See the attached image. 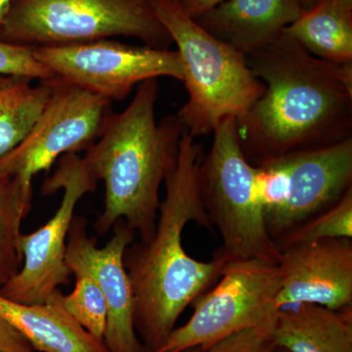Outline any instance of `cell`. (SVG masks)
<instances>
[{
    "mask_svg": "<svg viewBox=\"0 0 352 352\" xmlns=\"http://www.w3.org/2000/svg\"><path fill=\"white\" fill-rule=\"evenodd\" d=\"M245 60L265 85L236 119L241 148L252 166L352 138V63L318 59L285 30Z\"/></svg>",
    "mask_w": 352,
    "mask_h": 352,
    "instance_id": "cell-1",
    "label": "cell"
},
{
    "mask_svg": "<svg viewBox=\"0 0 352 352\" xmlns=\"http://www.w3.org/2000/svg\"><path fill=\"white\" fill-rule=\"evenodd\" d=\"M203 146L185 131L175 164L164 179L156 228L148 242L131 243L124 256L134 296V326L148 352L163 346L192 302L219 279L226 263L196 261L185 251L189 222L214 230L199 189Z\"/></svg>",
    "mask_w": 352,
    "mask_h": 352,
    "instance_id": "cell-2",
    "label": "cell"
},
{
    "mask_svg": "<svg viewBox=\"0 0 352 352\" xmlns=\"http://www.w3.org/2000/svg\"><path fill=\"white\" fill-rule=\"evenodd\" d=\"M157 78L139 85L122 112L110 115L85 164L105 185L104 210L95 230L105 235L119 220L148 242L156 228L160 190L175 164L184 127L176 116L156 120Z\"/></svg>",
    "mask_w": 352,
    "mask_h": 352,
    "instance_id": "cell-3",
    "label": "cell"
},
{
    "mask_svg": "<svg viewBox=\"0 0 352 352\" xmlns=\"http://www.w3.org/2000/svg\"><path fill=\"white\" fill-rule=\"evenodd\" d=\"M157 12L182 60L188 99L176 117L185 131L196 138L228 118L242 117L265 90L244 53L208 34L177 6L157 2Z\"/></svg>",
    "mask_w": 352,
    "mask_h": 352,
    "instance_id": "cell-4",
    "label": "cell"
},
{
    "mask_svg": "<svg viewBox=\"0 0 352 352\" xmlns=\"http://www.w3.org/2000/svg\"><path fill=\"white\" fill-rule=\"evenodd\" d=\"M113 36L170 50L157 0H13L0 25L6 43L36 48Z\"/></svg>",
    "mask_w": 352,
    "mask_h": 352,
    "instance_id": "cell-5",
    "label": "cell"
},
{
    "mask_svg": "<svg viewBox=\"0 0 352 352\" xmlns=\"http://www.w3.org/2000/svg\"><path fill=\"white\" fill-rule=\"evenodd\" d=\"M212 134L210 151L199 166L198 183L208 219L221 237L214 256L226 263L251 258L277 263L280 251L266 229L256 166L241 148L236 119L224 120Z\"/></svg>",
    "mask_w": 352,
    "mask_h": 352,
    "instance_id": "cell-6",
    "label": "cell"
},
{
    "mask_svg": "<svg viewBox=\"0 0 352 352\" xmlns=\"http://www.w3.org/2000/svg\"><path fill=\"white\" fill-rule=\"evenodd\" d=\"M281 277L277 263L240 259L226 263L219 281L192 302L194 314L175 328L156 352L206 351L219 340L245 329L273 330L278 311Z\"/></svg>",
    "mask_w": 352,
    "mask_h": 352,
    "instance_id": "cell-7",
    "label": "cell"
},
{
    "mask_svg": "<svg viewBox=\"0 0 352 352\" xmlns=\"http://www.w3.org/2000/svg\"><path fill=\"white\" fill-rule=\"evenodd\" d=\"M53 76L112 103L122 101L136 85L162 76L182 82L177 50L129 45L112 39L32 48Z\"/></svg>",
    "mask_w": 352,
    "mask_h": 352,
    "instance_id": "cell-8",
    "label": "cell"
},
{
    "mask_svg": "<svg viewBox=\"0 0 352 352\" xmlns=\"http://www.w3.org/2000/svg\"><path fill=\"white\" fill-rule=\"evenodd\" d=\"M98 180L78 154L60 157L56 170L44 180L43 194L63 190L60 207L38 230L21 236L23 265L0 288V296L24 305H41L60 286L68 285L72 272L66 263L67 239L78 201L95 191Z\"/></svg>",
    "mask_w": 352,
    "mask_h": 352,
    "instance_id": "cell-9",
    "label": "cell"
},
{
    "mask_svg": "<svg viewBox=\"0 0 352 352\" xmlns=\"http://www.w3.org/2000/svg\"><path fill=\"white\" fill-rule=\"evenodd\" d=\"M50 82L47 103L25 138L0 159V173L32 183L58 157L87 150L100 136L111 102L57 76Z\"/></svg>",
    "mask_w": 352,
    "mask_h": 352,
    "instance_id": "cell-10",
    "label": "cell"
},
{
    "mask_svg": "<svg viewBox=\"0 0 352 352\" xmlns=\"http://www.w3.org/2000/svg\"><path fill=\"white\" fill-rule=\"evenodd\" d=\"M87 222L74 217L67 239L66 263L72 274L88 275L96 282L107 303L108 317L103 342L109 352H148L134 326V296L124 267L126 250L135 233L124 220L113 226V235L98 248L88 236Z\"/></svg>",
    "mask_w": 352,
    "mask_h": 352,
    "instance_id": "cell-11",
    "label": "cell"
},
{
    "mask_svg": "<svg viewBox=\"0 0 352 352\" xmlns=\"http://www.w3.org/2000/svg\"><path fill=\"white\" fill-rule=\"evenodd\" d=\"M283 156L288 164V197L279 214L266 226L275 244L332 208L352 188V138Z\"/></svg>",
    "mask_w": 352,
    "mask_h": 352,
    "instance_id": "cell-12",
    "label": "cell"
},
{
    "mask_svg": "<svg viewBox=\"0 0 352 352\" xmlns=\"http://www.w3.org/2000/svg\"><path fill=\"white\" fill-rule=\"evenodd\" d=\"M277 307H352V239L296 243L279 249Z\"/></svg>",
    "mask_w": 352,
    "mask_h": 352,
    "instance_id": "cell-13",
    "label": "cell"
},
{
    "mask_svg": "<svg viewBox=\"0 0 352 352\" xmlns=\"http://www.w3.org/2000/svg\"><path fill=\"white\" fill-rule=\"evenodd\" d=\"M302 11L300 0H226L194 20L248 55L272 43Z\"/></svg>",
    "mask_w": 352,
    "mask_h": 352,
    "instance_id": "cell-14",
    "label": "cell"
},
{
    "mask_svg": "<svg viewBox=\"0 0 352 352\" xmlns=\"http://www.w3.org/2000/svg\"><path fill=\"white\" fill-rule=\"evenodd\" d=\"M59 289L41 305H24L0 296V318L41 352H109L65 309Z\"/></svg>",
    "mask_w": 352,
    "mask_h": 352,
    "instance_id": "cell-15",
    "label": "cell"
},
{
    "mask_svg": "<svg viewBox=\"0 0 352 352\" xmlns=\"http://www.w3.org/2000/svg\"><path fill=\"white\" fill-rule=\"evenodd\" d=\"M272 336L287 352H352V307L300 303L280 308Z\"/></svg>",
    "mask_w": 352,
    "mask_h": 352,
    "instance_id": "cell-16",
    "label": "cell"
},
{
    "mask_svg": "<svg viewBox=\"0 0 352 352\" xmlns=\"http://www.w3.org/2000/svg\"><path fill=\"white\" fill-rule=\"evenodd\" d=\"M285 32L318 59L352 63V0H315Z\"/></svg>",
    "mask_w": 352,
    "mask_h": 352,
    "instance_id": "cell-17",
    "label": "cell"
},
{
    "mask_svg": "<svg viewBox=\"0 0 352 352\" xmlns=\"http://www.w3.org/2000/svg\"><path fill=\"white\" fill-rule=\"evenodd\" d=\"M50 94V78L34 85L23 76H0V159L29 133Z\"/></svg>",
    "mask_w": 352,
    "mask_h": 352,
    "instance_id": "cell-18",
    "label": "cell"
},
{
    "mask_svg": "<svg viewBox=\"0 0 352 352\" xmlns=\"http://www.w3.org/2000/svg\"><path fill=\"white\" fill-rule=\"evenodd\" d=\"M32 200V183L0 173V288L22 267L21 226Z\"/></svg>",
    "mask_w": 352,
    "mask_h": 352,
    "instance_id": "cell-19",
    "label": "cell"
},
{
    "mask_svg": "<svg viewBox=\"0 0 352 352\" xmlns=\"http://www.w3.org/2000/svg\"><path fill=\"white\" fill-rule=\"evenodd\" d=\"M352 239V188L332 208L298 226L279 241L278 249L296 243Z\"/></svg>",
    "mask_w": 352,
    "mask_h": 352,
    "instance_id": "cell-20",
    "label": "cell"
},
{
    "mask_svg": "<svg viewBox=\"0 0 352 352\" xmlns=\"http://www.w3.org/2000/svg\"><path fill=\"white\" fill-rule=\"evenodd\" d=\"M65 309L85 331L103 342L108 308L103 293L88 275H76L75 289L62 298Z\"/></svg>",
    "mask_w": 352,
    "mask_h": 352,
    "instance_id": "cell-21",
    "label": "cell"
},
{
    "mask_svg": "<svg viewBox=\"0 0 352 352\" xmlns=\"http://www.w3.org/2000/svg\"><path fill=\"white\" fill-rule=\"evenodd\" d=\"M0 76H23L30 80H48L53 74L36 59L31 47L0 39Z\"/></svg>",
    "mask_w": 352,
    "mask_h": 352,
    "instance_id": "cell-22",
    "label": "cell"
},
{
    "mask_svg": "<svg viewBox=\"0 0 352 352\" xmlns=\"http://www.w3.org/2000/svg\"><path fill=\"white\" fill-rule=\"evenodd\" d=\"M204 352H281L273 340L272 330L250 328L228 336Z\"/></svg>",
    "mask_w": 352,
    "mask_h": 352,
    "instance_id": "cell-23",
    "label": "cell"
},
{
    "mask_svg": "<svg viewBox=\"0 0 352 352\" xmlns=\"http://www.w3.org/2000/svg\"><path fill=\"white\" fill-rule=\"evenodd\" d=\"M34 347L24 336L0 318V351L34 352Z\"/></svg>",
    "mask_w": 352,
    "mask_h": 352,
    "instance_id": "cell-24",
    "label": "cell"
},
{
    "mask_svg": "<svg viewBox=\"0 0 352 352\" xmlns=\"http://www.w3.org/2000/svg\"><path fill=\"white\" fill-rule=\"evenodd\" d=\"M226 0H179L177 6L192 19L214 9Z\"/></svg>",
    "mask_w": 352,
    "mask_h": 352,
    "instance_id": "cell-25",
    "label": "cell"
},
{
    "mask_svg": "<svg viewBox=\"0 0 352 352\" xmlns=\"http://www.w3.org/2000/svg\"><path fill=\"white\" fill-rule=\"evenodd\" d=\"M12 1L13 0H0V25L3 22Z\"/></svg>",
    "mask_w": 352,
    "mask_h": 352,
    "instance_id": "cell-26",
    "label": "cell"
},
{
    "mask_svg": "<svg viewBox=\"0 0 352 352\" xmlns=\"http://www.w3.org/2000/svg\"><path fill=\"white\" fill-rule=\"evenodd\" d=\"M315 0H300L303 10H307L314 6Z\"/></svg>",
    "mask_w": 352,
    "mask_h": 352,
    "instance_id": "cell-27",
    "label": "cell"
},
{
    "mask_svg": "<svg viewBox=\"0 0 352 352\" xmlns=\"http://www.w3.org/2000/svg\"><path fill=\"white\" fill-rule=\"evenodd\" d=\"M179 0H157V2H161V3L170 4V6H177Z\"/></svg>",
    "mask_w": 352,
    "mask_h": 352,
    "instance_id": "cell-28",
    "label": "cell"
},
{
    "mask_svg": "<svg viewBox=\"0 0 352 352\" xmlns=\"http://www.w3.org/2000/svg\"><path fill=\"white\" fill-rule=\"evenodd\" d=\"M180 352H204L203 349L201 347H194V349H186V351H183Z\"/></svg>",
    "mask_w": 352,
    "mask_h": 352,
    "instance_id": "cell-29",
    "label": "cell"
},
{
    "mask_svg": "<svg viewBox=\"0 0 352 352\" xmlns=\"http://www.w3.org/2000/svg\"><path fill=\"white\" fill-rule=\"evenodd\" d=\"M281 352H287V351H285V349H281Z\"/></svg>",
    "mask_w": 352,
    "mask_h": 352,
    "instance_id": "cell-30",
    "label": "cell"
},
{
    "mask_svg": "<svg viewBox=\"0 0 352 352\" xmlns=\"http://www.w3.org/2000/svg\"><path fill=\"white\" fill-rule=\"evenodd\" d=\"M0 352H2V351H0Z\"/></svg>",
    "mask_w": 352,
    "mask_h": 352,
    "instance_id": "cell-31",
    "label": "cell"
}]
</instances>
